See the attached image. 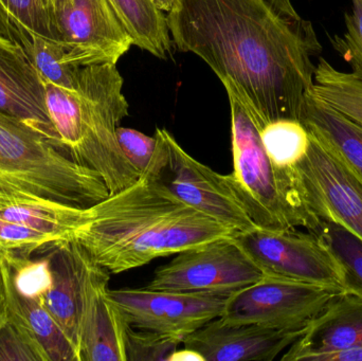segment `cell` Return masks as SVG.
Segmentation results:
<instances>
[{
    "label": "cell",
    "mask_w": 362,
    "mask_h": 361,
    "mask_svg": "<svg viewBox=\"0 0 362 361\" xmlns=\"http://www.w3.org/2000/svg\"><path fill=\"white\" fill-rule=\"evenodd\" d=\"M167 17L176 47L208 64L257 127L300 120L322 47L291 0H175Z\"/></svg>",
    "instance_id": "cell-1"
},
{
    "label": "cell",
    "mask_w": 362,
    "mask_h": 361,
    "mask_svg": "<svg viewBox=\"0 0 362 361\" xmlns=\"http://www.w3.org/2000/svg\"><path fill=\"white\" fill-rule=\"evenodd\" d=\"M236 233L183 203L158 180L139 176L89 207L72 239L93 262L117 275Z\"/></svg>",
    "instance_id": "cell-2"
},
{
    "label": "cell",
    "mask_w": 362,
    "mask_h": 361,
    "mask_svg": "<svg viewBox=\"0 0 362 361\" xmlns=\"http://www.w3.org/2000/svg\"><path fill=\"white\" fill-rule=\"evenodd\" d=\"M42 81L49 116L72 158L97 172L110 194L137 182L139 173L129 162L117 139L119 123L129 116L117 64L82 66L76 90L44 78Z\"/></svg>",
    "instance_id": "cell-3"
},
{
    "label": "cell",
    "mask_w": 362,
    "mask_h": 361,
    "mask_svg": "<svg viewBox=\"0 0 362 361\" xmlns=\"http://www.w3.org/2000/svg\"><path fill=\"white\" fill-rule=\"evenodd\" d=\"M0 182L74 207L110 195L101 176L25 123L0 112Z\"/></svg>",
    "instance_id": "cell-4"
},
{
    "label": "cell",
    "mask_w": 362,
    "mask_h": 361,
    "mask_svg": "<svg viewBox=\"0 0 362 361\" xmlns=\"http://www.w3.org/2000/svg\"><path fill=\"white\" fill-rule=\"evenodd\" d=\"M231 110L233 172L228 180L255 226L296 229L308 223L283 192L262 146L259 131L245 106L227 91Z\"/></svg>",
    "instance_id": "cell-5"
},
{
    "label": "cell",
    "mask_w": 362,
    "mask_h": 361,
    "mask_svg": "<svg viewBox=\"0 0 362 361\" xmlns=\"http://www.w3.org/2000/svg\"><path fill=\"white\" fill-rule=\"evenodd\" d=\"M156 150L146 173L176 199L238 232L255 226L228 180L185 152L165 129H157Z\"/></svg>",
    "instance_id": "cell-6"
},
{
    "label": "cell",
    "mask_w": 362,
    "mask_h": 361,
    "mask_svg": "<svg viewBox=\"0 0 362 361\" xmlns=\"http://www.w3.org/2000/svg\"><path fill=\"white\" fill-rule=\"evenodd\" d=\"M265 276L234 237L213 239L176 254L158 267L146 288L231 295Z\"/></svg>",
    "instance_id": "cell-7"
},
{
    "label": "cell",
    "mask_w": 362,
    "mask_h": 361,
    "mask_svg": "<svg viewBox=\"0 0 362 361\" xmlns=\"http://www.w3.org/2000/svg\"><path fill=\"white\" fill-rule=\"evenodd\" d=\"M234 239L265 275L346 292L340 265L315 233L255 226Z\"/></svg>",
    "instance_id": "cell-8"
},
{
    "label": "cell",
    "mask_w": 362,
    "mask_h": 361,
    "mask_svg": "<svg viewBox=\"0 0 362 361\" xmlns=\"http://www.w3.org/2000/svg\"><path fill=\"white\" fill-rule=\"evenodd\" d=\"M339 294L344 292L265 275L259 281L230 295L221 317L235 324L301 329Z\"/></svg>",
    "instance_id": "cell-9"
},
{
    "label": "cell",
    "mask_w": 362,
    "mask_h": 361,
    "mask_svg": "<svg viewBox=\"0 0 362 361\" xmlns=\"http://www.w3.org/2000/svg\"><path fill=\"white\" fill-rule=\"evenodd\" d=\"M308 154L295 170L308 213L348 229L362 241V184L312 134Z\"/></svg>",
    "instance_id": "cell-10"
},
{
    "label": "cell",
    "mask_w": 362,
    "mask_h": 361,
    "mask_svg": "<svg viewBox=\"0 0 362 361\" xmlns=\"http://www.w3.org/2000/svg\"><path fill=\"white\" fill-rule=\"evenodd\" d=\"M57 40L74 66L117 64L134 45L110 0H51Z\"/></svg>",
    "instance_id": "cell-11"
},
{
    "label": "cell",
    "mask_w": 362,
    "mask_h": 361,
    "mask_svg": "<svg viewBox=\"0 0 362 361\" xmlns=\"http://www.w3.org/2000/svg\"><path fill=\"white\" fill-rule=\"evenodd\" d=\"M129 326L178 337L221 317L229 295L172 292L148 288L108 290Z\"/></svg>",
    "instance_id": "cell-12"
},
{
    "label": "cell",
    "mask_w": 362,
    "mask_h": 361,
    "mask_svg": "<svg viewBox=\"0 0 362 361\" xmlns=\"http://www.w3.org/2000/svg\"><path fill=\"white\" fill-rule=\"evenodd\" d=\"M306 326L274 329L217 317L187 335L182 345L202 361H272L295 343Z\"/></svg>",
    "instance_id": "cell-13"
},
{
    "label": "cell",
    "mask_w": 362,
    "mask_h": 361,
    "mask_svg": "<svg viewBox=\"0 0 362 361\" xmlns=\"http://www.w3.org/2000/svg\"><path fill=\"white\" fill-rule=\"evenodd\" d=\"M110 275L91 259L81 313L80 361H127L129 324L108 295Z\"/></svg>",
    "instance_id": "cell-14"
},
{
    "label": "cell",
    "mask_w": 362,
    "mask_h": 361,
    "mask_svg": "<svg viewBox=\"0 0 362 361\" xmlns=\"http://www.w3.org/2000/svg\"><path fill=\"white\" fill-rule=\"evenodd\" d=\"M0 112L64 148L49 116L42 74L18 46L0 33Z\"/></svg>",
    "instance_id": "cell-15"
},
{
    "label": "cell",
    "mask_w": 362,
    "mask_h": 361,
    "mask_svg": "<svg viewBox=\"0 0 362 361\" xmlns=\"http://www.w3.org/2000/svg\"><path fill=\"white\" fill-rule=\"evenodd\" d=\"M45 259L48 281L38 298L78 354L83 294L90 256L71 239L53 246Z\"/></svg>",
    "instance_id": "cell-16"
},
{
    "label": "cell",
    "mask_w": 362,
    "mask_h": 361,
    "mask_svg": "<svg viewBox=\"0 0 362 361\" xmlns=\"http://www.w3.org/2000/svg\"><path fill=\"white\" fill-rule=\"evenodd\" d=\"M359 347H362V299L344 292L327 303L281 360L313 361L322 354Z\"/></svg>",
    "instance_id": "cell-17"
},
{
    "label": "cell",
    "mask_w": 362,
    "mask_h": 361,
    "mask_svg": "<svg viewBox=\"0 0 362 361\" xmlns=\"http://www.w3.org/2000/svg\"><path fill=\"white\" fill-rule=\"evenodd\" d=\"M87 209L0 182V218L57 235L64 241L72 239L74 231L86 218Z\"/></svg>",
    "instance_id": "cell-18"
},
{
    "label": "cell",
    "mask_w": 362,
    "mask_h": 361,
    "mask_svg": "<svg viewBox=\"0 0 362 361\" xmlns=\"http://www.w3.org/2000/svg\"><path fill=\"white\" fill-rule=\"evenodd\" d=\"M0 265L8 301V320L18 324L35 341L48 361H80L76 348L40 298L19 290L4 256H0Z\"/></svg>",
    "instance_id": "cell-19"
},
{
    "label": "cell",
    "mask_w": 362,
    "mask_h": 361,
    "mask_svg": "<svg viewBox=\"0 0 362 361\" xmlns=\"http://www.w3.org/2000/svg\"><path fill=\"white\" fill-rule=\"evenodd\" d=\"M300 121L362 184V125L308 93Z\"/></svg>",
    "instance_id": "cell-20"
},
{
    "label": "cell",
    "mask_w": 362,
    "mask_h": 361,
    "mask_svg": "<svg viewBox=\"0 0 362 361\" xmlns=\"http://www.w3.org/2000/svg\"><path fill=\"white\" fill-rule=\"evenodd\" d=\"M0 33L21 49L42 78L53 84L76 90L81 67L70 63L63 45L29 29L1 8Z\"/></svg>",
    "instance_id": "cell-21"
},
{
    "label": "cell",
    "mask_w": 362,
    "mask_h": 361,
    "mask_svg": "<svg viewBox=\"0 0 362 361\" xmlns=\"http://www.w3.org/2000/svg\"><path fill=\"white\" fill-rule=\"evenodd\" d=\"M134 45L165 59L171 54L168 17L153 0H110Z\"/></svg>",
    "instance_id": "cell-22"
},
{
    "label": "cell",
    "mask_w": 362,
    "mask_h": 361,
    "mask_svg": "<svg viewBox=\"0 0 362 361\" xmlns=\"http://www.w3.org/2000/svg\"><path fill=\"white\" fill-rule=\"evenodd\" d=\"M352 71L336 69L321 57L310 93L362 125V66L350 61Z\"/></svg>",
    "instance_id": "cell-23"
},
{
    "label": "cell",
    "mask_w": 362,
    "mask_h": 361,
    "mask_svg": "<svg viewBox=\"0 0 362 361\" xmlns=\"http://www.w3.org/2000/svg\"><path fill=\"white\" fill-rule=\"evenodd\" d=\"M315 235L335 256L344 275L346 294L362 299V241L356 235L329 220H321Z\"/></svg>",
    "instance_id": "cell-24"
},
{
    "label": "cell",
    "mask_w": 362,
    "mask_h": 361,
    "mask_svg": "<svg viewBox=\"0 0 362 361\" xmlns=\"http://www.w3.org/2000/svg\"><path fill=\"white\" fill-rule=\"evenodd\" d=\"M64 239L50 233L0 218V256L29 259L38 250H46Z\"/></svg>",
    "instance_id": "cell-25"
},
{
    "label": "cell",
    "mask_w": 362,
    "mask_h": 361,
    "mask_svg": "<svg viewBox=\"0 0 362 361\" xmlns=\"http://www.w3.org/2000/svg\"><path fill=\"white\" fill-rule=\"evenodd\" d=\"M180 345L178 337L127 326V361H170Z\"/></svg>",
    "instance_id": "cell-26"
},
{
    "label": "cell",
    "mask_w": 362,
    "mask_h": 361,
    "mask_svg": "<svg viewBox=\"0 0 362 361\" xmlns=\"http://www.w3.org/2000/svg\"><path fill=\"white\" fill-rule=\"evenodd\" d=\"M0 8L29 29L57 42L51 0H0Z\"/></svg>",
    "instance_id": "cell-27"
},
{
    "label": "cell",
    "mask_w": 362,
    "mask_h": 361,
    "mask_svg": "<svg viewBox=\"0 0 362 361\" xmlns=\"http://www.w3.org/2000/svg\"><path fill=\"white\" fill-rule=\"evenodd\" d=\"M0 361H48V358L23 328L8 320L0 331Z\"/></svg>",
    "instance_id": "cell-28"
},
{
    "label": "cell",
    "mask_w": 362,
    "mask_h": 361,
    "mask_svg": "<svg viewBox=\"0 0 362 361\" xmlns=\"http://www.w3.org/2000/svg\"><path fill=\"white\" fill-rule=\"evenodd\" d=\"M117 139L123 154L135 167L139 176L146 173L152 163L156 150V137L127 127H117Z\"/></svg>",
    "instance_id": "cell-29"
},
{
    "label": "cell",
    "mask_w": 362,
    "mask_h": 361,
    "mask_svg": "<svg viewBox=\"0 0 362 361\" xmlns=\"http://www.w3.org/2000/svg\"><path fill=\"white\" fill-rule=\"evenodd\" d=\"M346 33L336 37L334 46L346 61L362 66V0H352V12L346 15Z\"/></svg>",
    "instance_id": "cell-30"
},
{
    "label": "cell",
    "mask_w": 362,
    "mask_h": 361,
    "mask_svg": "<svg viewBox=\"0 0 362 361\" xmlns=\"http://www.w3.org/2000/svg\"><path fill=\"white\" fill-rule=\"evenodd\" d=\"M313 361H362V347L322 354Z\"/></svg>",
    "instance_id": "cell-31"
},
{
    "label": "cell",
    "mask_w": 362,
    "mask_h": 361,
    "mask_svg": "<svg viewBox=\"0 0 362 361\" xmlns=\"http://www.w3.org/2000/svg\"><path fill=\"white\" fill-rule=\"evenodd\" d=\"M8 321V301H6V288L2 277L1 265H0V331Z\"/></svg>",
    "instance_id": "cell-32"
},
{
    "label": "cell",
    "mask_w": 362,
    "mask_h": 361,
    "mask_svg": "<svg viewBox=\"0 0 362 361\" xmlns=\"http://www.w3.org/2000/svg\"><path fill=\"white\" fill-rule=\"evenodd\" d=\"M187 360H199L202 361V358L192 350L183 348L182 351H176L172 356L170 361H187Z\"/></svg>",
    "instance_id": "cell-33"
},
{
    "label": "cell",
    "mask_w": 362,
    "mask_h": 361,
    "mask_svg": "<svg viewBox=\"0 0 362 361\" xmlns=\"http://www.w3.org/2000/svg\"><path fill=\"white\" fill-rule=\"evenodd\" d=\"M156 4V6L160 8L161 11H165L169 13L171 8H173L174 2L175 0H153Z\"/></svg>",
    "instance_id": "cell-34"
}]
</instances>
